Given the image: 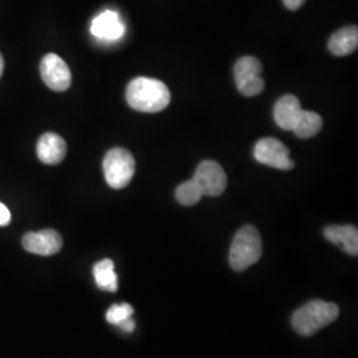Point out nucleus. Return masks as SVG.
<instances>
[{"label": "nucleus", "instance_id": "423d86ee", "mask_svg": "<svg viewBox=\"0 0 358 358\" xmlns=\"http://www.w3.org/2000/svg\"><path fill=\"white\" fill-rule=\"evenodd\" d=\"M192 180L206 196H219L227 187V176L223 167L215 161L201 162L195 170Z\"/></svg>", "mask_w": 358, "mask_h": 358}, {"label": "nucleus", "instance_id": "412c9836", "mask_svg": "<svg viewBox=\"0 0 358 358\" xmlns=\"http://www.w3.org/2000/svg\"><path fill=\"white\" fill-rule=\"evenodd\" d=\"M124 332H133L134 331V327H136V324H134V321L131 320V319H128V320L124 321V322H121L120 325H118Z\"/></svg>", "mask_w": 358, "mask_h": 358}, {"label": "nucleus", "instance_id": "39448f33", "mask_svg": "<svg viewBox=\"0 0 358 358\" xmlns=\"http://www.w3.org/2000/svg\"><path fill=\"white\" fill-rule=\"evenodd\" d=\"M263 65L252 56H244L234 66V76L238 90L245 97H254L264 90V80L262 78Z\"/></svg>", "mask_w": 358, "mask_h": 358}, {"label": "nucleus", "instance_id": "9b49d317", "mask_svg": "<svg viewBox=\"0 0 358 358\" xmlns=\"http://www.w3.org/2000/svg\"><path fill=\"white\" fill-rule=\"evenodd\" d=\"M90 32L94 38L112 41L121 38L125 32L124 24L115 11H105L93 19Z\"/></svg>", "mask_w": 358, "mask_h": 358}, {"label": "nucleus", "instance_id": "20e7f679", "mask_svg": "<svg viewBox=\"0 0 358 358\" xmlns=\"http://www.w3.org/2000/svg\"><path fill=\"white\" fill-rule=\"evenodd\" d=\"M106 183L115 190L127 187L136 171V161L127 149L115 148L105 154L103 162Z\"/></svg>", "mask_w": 358, "mask_h": 358}, {"label": "nucleus", "instance_id": "6e6552de", "mask_svg": "<svg viewBox=\"0 0 358 358\" xmlns=\"http://www.w3.org/2000/svg\"><path fill=\"white\" fill-rule=\"evenodd\" d=\"M40 75L45 85L55 92H64L72 83L69 66L55 53H48L41 59Z\"/></svg>", "mask_w": 358, "mask_h": 358}, {"label": "nucleus", "instance_id": "6ab92c4d", "mask_svg": "<svg viewBox=\"0 0 358 358\" xmlns=\"http://www.w3.org/2000/svg\"><path fill=\"white\" fill-rule=\"evenodd\" d=\"M11 222V213L7 206L0 202V226H7Z\"/></svg>", "mask_w": 358, "mask_h": 358}, {"label": "nucleus", "instance_id": "7ed1b4c3", "mask_svg": "<svg viewBox=\"0 0 358 358\" xmlns=\"http://www.w3.org/2000/svg\"><path fill=\"white\" fill-rule=\"evenodd\" d=\"M263 254L262 236L254 226L247 224L238 231L230 247V264L234 271L242 272L259 262Z\"/></svg>", "mask_w": 358, "mask_h": 358}, {"label": "nucleus", "instance_id": "0eeeda50", "mask_svg": "<svg viewBox=\"0 0 358 358\" xmlns=\"http://www.w3.org/2000/svg\"><path fill=\"white\" fill-rule=\"evenodd\" d=\"M254 157L257 162L279 170H292L294 167L287 146L275 138H263L256 142Z\"/></svg>", "mask_w": 358, "mask_h": 358}, {"label": "nucleus", "instance_id": "a211bd4d", "mask_svg": "<svg viewBox=\"0 0 358 358\" xmlns=\"http://www.w3.org/2000/svg\"><path fill=\"white\" fill-rule=\"evenodd\" d=\"M133 312V308L129 304H115L106 312V320L109 324L118 327L121 322L131 319Z\"/></svg>", "mask_w": 358, "mask_h": 358}, {"label": "nucleus", "instance_id": "9d476101", "mask_svg": "<svg viewBox=\"0 0 358 358\" xmlns=\"http://www.w3.org/2000/svg\"><path fill=\"white\" fill-rule=\"evenodd\" d=\"M36 153L38 159L45 165H59L66 155L64 138L56 133H45L38 138Z\"/></svg>", "mask_w": 358, "mask_h": 358}, {"label": "nucleus", "instance_id": "ddd939ff", "mask_svg": "<svg viewBox=\"0 0 358 358\" xmlns=\"http://www.w3.org/2000/svg\"><path fill=\"white\" fill-rule=\"evenodd\" d=\"M324 236L331 243L343 248L346 254L352 256L358 255V231L357 227L352 224L346 226H328L324 230Z\"/></svg>", "mask_w": 358, "mask_h": 358}, {"label": "nucleus", "instance_id": "1a4fd4ad", "mask_svg": "<svg viewBox=\"0 0 358 358\" xmlns=\"http://www.w3.org/2000/svg\"><path fill=\"white\" fill-rule=\"evenodd\" d=\"M23 247L34 255L52 256L62 250L63 238L55 230L28 232L23 238Z\"/></svg>", "mask_w": 358, "mask_h": 358}, {"label": "nucleus", "instance_id": "f3484780", "mask_svg": "<svg viewBox=\"0 0 358 358\" xmlns=\"http://www.w3.org/2000/svg\"><path fill=\"white\" fill-rule=\"evenodd\" d=\"M202 196H203L202 192L198 189V186L195 185V182L192 179L183 182L176 190V198L179 203L183 206L196 205Z\"/></svg>", "mask_w": 358, "mask_h": 358}, {"label": "nucleus", "instance_id": "f257e3e1", "mask_svg": "<svg viewBox=\"0 0 358 358\" xmlns=\"http://www.w3.org/2000/svg\"><path fill=\"white\" fill-rule=\"evenodd\" d=\"M170 90L166 85L150 77H137L129 83L127 101L129 105L143 113H158L170 103Z\"/></svg>", "mask_w": 358, "mask_h": 358}, {"label": "nucleus", "instance_id": "dca6fc26", "mask_svg": "<svg viewBox=\"0 0 358 358\" xmlns=\"http://www.w3.org/2000/svg\"><path fill=\"white\" fill-rule=\"evenodd\" d=\"M321 128H322L321 115L310 110H303L292 131L300 138H310V137H315L320 131Z\"/></svg>", "mask_w": 358, "mask_h": 358}, {"label": "nucleus", "instance_id": "f8f14e48", "mask_svg": "<svg viewBox=\"0 0 358 358\" xmlns=\"http://www.w3.org/2000/svg\"><path fill=\"white\" fill-rule=\"evenodd\" d=\"M303 109L299 99L294 94H285L278 100L273 109V117L279 128L284 130H292L301 115Z\"/></svg>", "mask_w": 358, "mask_h": 358}, {"label": "nucleus", "instance_id": "4468645a", "mask_svg": "<svg viewBox=\"0 0 358 358\" xmlns=\"http://www.w3.org/2000/svg\"><path fill=\"white\" fill-rule=\"evenodd\" d=\"M358 47V28L356 26L344 27L334 32L329 43L328 48L334 56H348L353 52L357 51Z\"/></svg>", "mask_w": 358, "mask_h": 358}, {"label": "nucleus", "instance_id": "2eb2a0df", "mask_svg": "<svg viewBox=\"0 0 358 358\" xmlns=\"http://www.w3.org/2000/svg\"><path fill=\"white\" fill-rule=\"evenodd\" d=\"M93 276L99 288L106 292H115L118 289V279L115 271V263L110 259H103L93 267Z\"/></svg>", "mask_w": 358, "mask_h": 358}, {"label": "nucleus", "instance_id": "aec40b11", "mask_svg": "<svg viewBox=\"0 0 358 358\" xmlns=\"http://www.w3.org/2000/svg\"><path fill=\"white\" fill-rule=\"evenodd\" d=\"M282 3L288 10L296 11L306 3V0H282Z\"/></svg>", "mask_w": 358, "mask_h": 358}, {"label": "nucleus", "instance_id": "4be33fe9", "mask_svg": "<svg viewBox=\"0 0 358 358\" xmlns=\"http://www.w3.org/2000/svg\"><path fill=\"white\" fill-rule=\"evenodd\" d=\"M3 69H4V60H3V56L0 53V77L3 75Z\"/></svg>", "mask_w": 358, "mask_h": 358}, {"label": "nucleus", "instance_id": "f03ea898", "mask_svg": "<svg viewBox=\"0 0 358 358\" xmlns=\"http://www.w3.org/2000/svg\"><path fill=\"white\" fill-rule=\"evenodd\" d=\"M338 315L340 309L336 304L312 300L294 312L292 327L301 336H312L337 320Z\"/></svg>", "mask_w": 358, "mask_h": 358}]
</instances>
